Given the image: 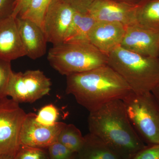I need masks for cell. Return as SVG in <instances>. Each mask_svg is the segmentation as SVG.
Wrapping results in <instances>:
<instances>
[{"label":"cell","mask_w":159,"mask_h":159,"mask_svg":"<svg viewBox=\"0 0 159 159\" xmlns=\"http://www.w3.org/2000/svg\"><path fill=\"white\" fill-rule=\"evenodd\" d=\"M88 122L90 133L121 159H132L146 146L131 124L122 100H113L90 112Z\"/></svg>","instance_id":"6da1fadb"},{"label":"cell","mask_w":159,"mask_h":159,"mask_svg":"<svg viewBox=\"0 0 159 159\" xmlns=\"http://www.w3.org/2000/svg\"><path fill=\"white\" fill-rule=\"evenodd\" d=\"M132 92L128 84L108 65L66 76V93L89 112L113 100H122Z\"/></svg>","instance_id":"7a4b0ae2"},{"label":"cell","mask_w":159,"mask_h":159,"mask_svg":"<svg viewBox=\"0 0 159 159\" xmlns=\"http://www.w3.org/2000/svg\"><path fill=\"white\" fill-rule=\"evenodd\" d=\"M107 65L135 93L151 92L159 84V57L141 55L119 46L108 55Z\"/></svg>","instance_id":"3957f363"},{"label":"cell","mask_w":159,"mask_h":159,"mask_svg":"<svg viewBox=\"0 0 159 159\" xmlns=\"http://www.w3.org/2000/svg\"><path fill=\"white\" fill-rule=\"evenodd\" d=\"M48 59L54 70L66 77L107 65L108 56L89 42H79L53 45Z\"/></svg>","instance_id":"277c9868"},{"label":"cell","mask_w":159,"mask_h":159,"mask_svg":"<svg viewBox=\"0 0 159 159\" xmlns=\"http://www.w3.org/2000/svg\"><path fill=\"white\" fill-rule=\"evenodd\" d=\"M131 124L148 145L159 144V103L152 93L132 92L122 100Z\"/></svg>","instance_id":"5b68a950"},{"label":"cell","mask_w":159,"mask_h":159,"mask_svg":"<svg viewBox=\"0 0 159 159\" xmlns=\"http://www.w3.org/2000/svg\"><path fill=\"white\" fill-rule=\"evenodd\" d=\"M27 114L19 103L7 97L0 99V155H14Z\"/></svg>","instance_id":"8992f818"},{"label":"cell","mask_w":159,"mask_h":159,"mask_svg":"<svg viewBox=\"0 0 159 159\" xmlns=\"http://www.w3.org/2000/svg\"><path fill=\"white\" fill-rule=\"evenodd\" d=\"M51 86L50 79L39 70L13 72L8 84L7 97L19 103H32L48 94Z\"/></svg>","instance_id":"52a82bcc"},{"label":"cell","mask_w":159,"mask_h":159,"mask_svg":"<svg viewBox=\"0 0 159 159\" xmlns=\"http://www.w3.org/2000/svg\"><path fill=\"white\" fill-rule=\"evenodd\" d=\"M75 10L61 0H53L47 9L42 29L48 42L53 45L65 42Z\"/></svg>","instance_id":"ba28073f"},{"label":"cell","mask_w":159,"mask_h":159,"mask_svg":"<svg viewBox=\"0 0 159 159\" xmlns=\"http://www.w3.org/2000/svg\"><path fill=\"white\" fill-rule=\"evenodd\" d=\"M36 114H27L23 122L20 134V144L35 148H48L57 142L61 132L66 123L57 122L52 126L39 124L35 120Z\"/></svg>","instance_id":"9c48e42d"},{"label":"cell","mask_w":159,"mask_h":159,"mask_svg":"<svg viewBox=\"0 0 159 159\" xmlns=\"http://www.w3.org/2000/svg\"><path fill=\"white\" fill-rule=\"evenodd\" d=\"M138 6L117 0H94L88 12L97 21L119 23L128 26L136 24Z\"/></svg>","instance_id":"30bf717a"},{"label":"cell","mask_w":159,"mask_h":159,"mask_svg":"<svg viewBox=\"0 0 159 159\" xmlns=\"http://www.w3.org/2000/svg\"><path fill=\"white\" fill-rule=\"evenodd\" d=\"M120 46L141 55L159 57V31L137 24L127 26Z\"/></svg>","instance_id":"8fae6325"},{"label":"cell","mask_w":159,"mask_h":159,"mask_svg":"<svg viewBox=\"0 0 159 159\" xmlns=\"http://www.w3.org/2000/svg\"><path fill=\"white\" fill-rule=\"evenodd\" d=\"M126 27L119 23L97 21L89 34V41L108 56L121 45Z\"/></svg>","instance_id":"7c38bea8"},{"label":"cell","mask_w":159,"mask_h":159,"mask_svg":"<svg viewBox=\"0 0 159 159\" xmlns=\"http://www.w3.org/2000/svg\"><path fill=\"white\" fill-rule=\"evenodd\" d=\"M20 38L26 56L33 60L43 57L47 51V39L43 29L27 19L16 18Z\"/></svg>","instance_id":"4fadbf2b"},{"label":"cell","mask_w":159,"mask_h":159,"mask_svg":"<svg viewBox=\"0 0 159 159\" xmlns=\"http://www.w3.org/2000/svg\"><path fill=\"white\" fill-rule=\"evenodd\" d=\"M25 56L16 18L11 15L0 21V58L11 61Z\"/></svg>","instance_id":"5bb4252c"},{"label":"cell","mask_w":159,"mask_h":159,"mask_svg":"<svg viewBox=\"0 0 159 159\" xmlns=\"http://www.w3.org/2000/svg\"><path fill=\"white\" fill-rule=\"evenodd\" d=\"M76 159H121L102 140L93 134L86 135Z\"/></svg>","instance_id":"9a60e30c"},{"label":"cell","mask_w":159,"mask_h":159,"mask_svg":"<svg viewBox=\"0 0 159 159\" xmlns=\"http://www.w3.org/2000/svg\"><path fill=\"white\" fill-rule=\"evenodd\" d=\"M96 22V20L88 12L75 11L64 43L89 42V34Z\"/></svg>","instance_id":"2e32d148"},{"label":"cell","mask_w":159,"mask_h":159,"mask_svg":"<svg viewBox=\"0 0 159 159\" xmlns=\"http://www.w3.org/2000/svg\"><path fill=\"white\" fill-rule=\"evenodd\" d=\"M136 24L159 31V0H142L137 9Z\"/></svg>","instance_id":"e0dca14e"},{"label":"cell","mask_w":159,"mask_h":159,"mask_svg":"<svg viewBox=\"0 0 159 159\" xmlns=\"http://www.w3.org/2000/svg\"><path fill=\"white\" fill-rule=\"evenodd\" d=\"M57 142L72 151L78 153L84 144V138L75 125L66 124L60 134Z\"/></svg>","instance_id":"ac0fdd59"},{"label":"cell","mask_w":159,"mask_h":159,"mask_svg":"<svg viewBox=\"0 0 159 159\" xmlns=\"http://www.w3.org/2000/svg\"><path fill=\"white\" fill-rule=\"evenodd\" d=\"M53 1L31 0L25 11L19 17L31 20L42 29L43 20L45 14Z\"/></svg>","instance_id":"d6986e66"},{"label":"cell","mask_w":159,"mask_h":159,"mask_svg":"<svg viewBox=\"0 0 159 159\" xmlns=\"http://www.w3.org/2000/svg\"><path fill=\"white\" fill-rule=\"evenodd\" d=\"M59 113L56 106L49 104L42 107L35 116V120L41 125L52 126L57 123Z\"/></svg>","instance_id":"ffe728a7"},{"label":"cell","mask_w":159,"mask_h":159,"mask_svg":"<svg viewBox=\"0 0 159 159\" xmlns=\"http://www.w3.org/2000/svg\"><path fill=\"white\" fill-rule=\"evenodd\" d=\"M14 159H50L48 148H35L20 145Z\"/></svg>","instance_id":"44dd1931"},{"label":"cell","mask_w":159,"mask_h":159,"mask_svg":"<svg viewBox=\"0 0 159 159\" xmlns=\"http://www.w3.org/2000/svg\"><path fill=\"white\" fill-rule=\"evenodd\" d=\"M12 73L11 61L0 58V99L7 97V89Z\"/></svg>","instance_id":"7402d4cb"},{"label":"cell","mask_w":159,"mask_h":159,"mask_svg":"<svg viewBox=\"0 0 159 159\" xmlns=\"http://www.w3.org/2000/svg\"><path fill=\"white\" fill-rule=\"evenodd\" d=\"M50 159H76L77 152L68 149L57 142L48 148Z\"/></svg>","instance_id":"603a6c76"},{"label":"cell","mask_w":159,"mask_h":159,"mask_svg":"<svg viewBox=\"0 0 159 159\" xmlns=\"http://www.w3.org/2000/svg\"><path fill=\"white\" fill-rule=\"evenodd\" d=\"M132 159H159V144L147 145Z\"/></svg>","instance_id":"cb8c5ba5"},{"label":"cell","mask_w":159,"mask_h":159,"mask_svg":"<svg viewBox=\"0 0 159 159\" xmlns=\"http://www.w3.org/2000/svg\"><path fill=\"white\" fill-rule=\"evenodd\" d=\"M75 11L87 12L94 0H61Z\"/></svg>","instance_id":"d4e9b609"},{"label":"cell","mask_w":159,"mask_h":159,"mask_svg":"<svg viewBox=\"0 0 159 159\" xmlns=\"http://www.w3.org/2000/svg\"><path fill=\"white\" fill-rule=\"evenodd\" d=\"M16 0H0V21L12 15Z\"/></svg>","instance_id":"484cf974"},{"label":"cell","mask_w":159,"mask_h":159,"mask_svg":"<svg viewBox=\"0 0 159 159\" xmlns=\"http://www.w3.org/2000/svg\"><path fill=\"white\" fill-rule=\"evenodd\" d=\"M31 0H16L11 16L15 18L19 16L25 12Z\"/></svg>","instance_id":"4316f807"},{"label":"cell","mask_w":159,"mask_h":159,"mask_svg":"<svg viewBox=\"0 0 159 159\" xmlns=\"http://www.w3.org/2000/svg\"><path fill=\"white\" fill-rule=\"evenodd\" d=\"M151 92L159 103V84H158Z\"/></svg>","instance_id":"83f0119b"},{"label":"cell","mask_w":159,"mask_h":159,"mask_svg":"<svg viewBox=\"0 0 159 159\" xmlns=\"http://www.w3.org/2000/svg\"><path fill=\"white\" fill-rule=\"evenodd\" d=\"M117 1L130 3V4H134V5H139V3L142 2V0H117Z\"/></svg>","instance_id":"f1b7e54d"},{"label":"cell","mask_w":159,"mask_h":159,"mask_svg":"<svg viewBox=\"0 0 159 159\" xmlns=\"http://www.w3.org/2000/svg\"><path fill=\"white\" fill-rule=\"evenodd\" d=\"M0 159H14V155H0Z\"/></svg>","instance_id":"f546056e"}]
</instances>
